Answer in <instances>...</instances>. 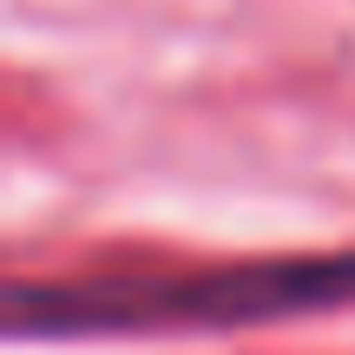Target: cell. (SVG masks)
<instances>
[{
	"mask_svg": "<svg viewBox=\"0 0 355 355\" xmlns=\"http://www.w3.org/2000/svg\"><path fill=\"white\" fill-rule=\"evenodd\" d=\"M355 303V250L237 263L211 277H112V283H20L7 316L20 336H119V329H243Z\"/></svg>",
	"mask_w": 355,
	"mask_h": 355,
	"instance_id": "cell-1",
	"label": "cell"
}]
</instances>
